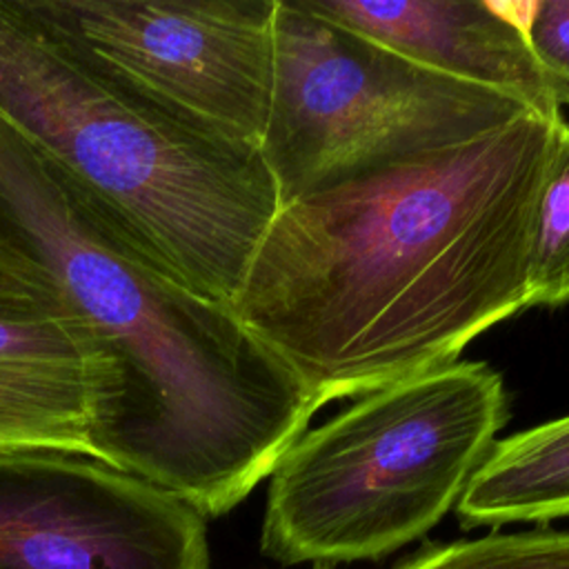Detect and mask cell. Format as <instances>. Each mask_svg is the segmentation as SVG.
I'll return each mask as SVG.
<instances>
[{
    "mask_svg": "<svg viewBox=\"0 0 569 569\" xmlns=\"http://www.w3.org/2000/svg\"><path fill=\"white\" fill-rule=\"evenodd\" d=\"M456 513L462 527L569 518V416L496 440Z\"/></svg>",
    "mask_w": 569,
    "mask_h": 569,
    "instance_id": "cell-10",
    "label": "cell"
},
{
    "mask_svg": "<svg viewBox=\"0 0 569 569\" xmlns=\"http://www.w3.org/2000/svg\"><path fill=\"white\" fill-rule=\"evenodd\" d=\"M507 416L500 373L471 360L360 396L271 471L262 556L336 567L422 538L458 505Z\"/></svg>",
    "mask_w": 569,
    "mask_h": 569,
    "instance_id": "cell-4",
    "label": "cell"
},
{
    "mask_svg": "<svg viewBox=\"0 0 569 569\" xmlns=\"http://www.w3.org/2000/svg\"><path fill=\"white\" fill-rule=\"evenodd\" d=\"M0 249L60 293L102 367L93 458L218 518L320 409L229 305L156 267L0 118Z\"/></svg>",
    "mask_w": 569,
    "mask_h": 569,
    "instance_id": "cell-2",
    "label": "cell"
},
{
    "mask_svg": "<svg viewBox=\"0 0 569 569\" xmlns=\"http://www.w3.org/2000/svg\"><path fill=\"white\" fill-rule=\"evenodd\" d=\"M0 569H209L207 518L96 458L2 451Z\"/></svg>",
    "mask_w": 569,
    "mask_h": 569,
    "instance_id": "cell-7",
    "label": "cell"
},
{
    "mask_svg": "<svg viewBox=\"0 0 569 569\" xmlns=\"http://www.w3.org/2000/svg\"><path fill=\"white\" fill-rule=\"evenodd\" d=\"M0 118L156 267L233 307L280 209L260 144L102 80L0 0Z\"/></svg>",
    "mask_w": 569,
    "mask_h": 569,
    "instance_id": "cell-3",
    "label": "cell"
},
{
    "mask_svg": "<svg viewBox=\"0 0 569 569\" xmlns=\"http://www.w3.org/2000/svg\"><path fill=\"white\" fill-rule=\"evenodd\" d=\"M569 302V122L558 124L556 149L538 196L529 264L527 307Z\"/></svg>",
    "mask_w": 569,
    "mask_h": 569,
    "instance_id": "cell-11",
    "label": "cell"
},
{
    "mask_svg": "<svg viewBox=\"0 0 569 569\" xmlns=\"http://www.w3.org/2000/svg\"><path fill=\"white\" fill-rule=\"evenodd\" d=\"M262 156L280 207L467 144L527 113L518 98L425 69L278 0Z\"/></svg>",
    "mask_w": 569,
    "mask_h": 569,
    "instance_id": "cell-5",
    "label": "cell"
},
{
    "mask_svg": "<svg viewBox=\"0 0 569 569\" xmlns=\"http://www.w3.org/2000/svg\"><path fill=\"white\" fill-rule=\"evenodd\" d=\"M82 67L184 122L260 144L278 0H13Z\"/></svg>",
    "mask_w": 569,
    "mask_h": 569,
    "instance_id": "cell-6",
    "label": "cell"
},
{
    "mask_svg": "<svg viewBox=\"0 0 569 569\" xmlns=\"http://www.w3.org/2000/svg\"><path fill=\"white\" fill-rule=\"evenodd\" d=\"M311 569H336L333 565H311Z\"/></svg>",
    "mask_w": 569,
    "mask_h": 569,
    "instance_id": "cell-14",
    "label": "cell"
},
{
    "mask_svg": "<svg viewBox=\"0 0 569 569\" xmlns=\"http://www.w3.org/2000/svg\"><path fill=\"white\" fill-rule=\"evenodd\" d=\"M562 120L527 113L282 204L233 309L320 407L456 362L527 309L533 213Z\"/></svg>",
    "mask_w": 569,
    "mask_h": 569,
    "instance_id": "cell-1",
    "label": "cell"
},
{
    "mask_svg": "<svg viewBox=\"0 0 569 569\" xmlns=\"http://www.w3.org/2000/svg\"><path fill=\"white\" fill-rule=\"evenodd\" d=\"M556 104H569V0L511 2Z\"/></svg>",
    "mask_w": 569,
    "mask_h": 569,
    "instance_id": "cell-13",
    "label": "cell"
},
{
    "mask_svg": "<svg viewBox=\"0 0 569 569\" xmlns=\"http://www.w3.org/2000/svg\"><path fill=\"white\" fill-rule=\"evenodd\" d=\"M302 4L425 69L513 96L540 118H562L511 2L302 0Z\"/></svg>",
    "mask_w": 569,
    "mask_h": 569,
    "instance_id": "cell-9",
    "label": "cell"
},
{
    "mask_svg": "<svg viewBox=\"0 0 569 569\" xmlns=\"http://www.w3.org/2000/svg\"><path fill=\"white\" fill-rule=\"evenodd\" d=\"M102 367L44 273L0 249V453L93 458Z\"/></svg>",
    "mask_w": 569,
    "mask_h": 569,
    "instance_id": "cell-8",
    "label": "cell"
},
{
    "mask_svg": "<svg viewBox=\"0 0 569 569\" xmlns=\"http://www.w3.org/2000/svg\"><path fill=\"white\" fill-rule=\"evenodd\" d=\"M393 569H569V529L536 527L427 545Z\"/></svg>",
    "mask_w": 569,
    "mask_h": 569,
    "instance_id": "cell-12",
    "label": "cell"
}]
</instances>
